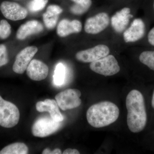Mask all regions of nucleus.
Masks as SVG:
<instances>
[{
    "label": "nucleus",
    "mask_w": 154,
    "mask_h": 154,
    "mask_svg": "<svg viewBox=\"0 0 154 154\" xmlns=\"http://www.w3.org/2000/svg\"><path fill=\"white\" fill-rule=\"evenodd\" d=\"M126 107L127 123L130 131L134 133L142 131L147 120L143 94L137 90L131 91L126 97Z\"/></svg>",
    "instance_id": "1"
},
{
    "label": "nucleus",
    "mask_w": 154,
    "mask_h": 154,
    "mask_svg": "<svg viewBox=\"0 0 154 154\" xmlns=\"http://www.w3.org/2000/svg\"><path fill=\"white\" fill-rule=\"evenodd\" d=\"M119 110L113 102L104 101L92 105L87 112V119L93 127L100 128L108 126L118 119Z\"/></svg>",
    "instance_id": "2"
},
{
    "label": "nucleus",
    "mask_w": 154,
    "mask_h": 154,
    "mask_svg": "<svg viewBox=\"0 0 154 154\" xmlns=\"http://www.w3.org/2000/svg\"><path fill=\"white\" fill-rule=\"evenodd\" d=\"M151 24L144 17L134 18L122 33L123 41L126 44H139L145 37Z\"/></svg>",
    "instance_id": "3"
},
{
    "label": "nucleus",
    "mask_w": 154,
    "mask_h": 154,
    "mask_svg": "<svg viewBox=\"0 0 154 154\" xmlns=\"http://www.w3.org/2000/svg\"><path fill=\"white\" fill-rule=\"evenodd\" d=\"M90 68L94 72L106 77L116 75L121 69L116 58L110 54L90 63Z\"/></svg>",
    "instance_id": "4"
},
{
    "label": "nucleus",
    "mask_w": 154,
    "mask_h": 154,
    "mask_svg": "<svg viewBox=\"0 0 154 154\" xmlns=\"http://www.w3.org/2000/svg\"><path fill=\"white\" fill-rule=\"evenodd\" d=\"M110 22V14L108 13L98 12L86 19L84 26L85 32L90 35H99L107 30Z\"/></svg>",
    "instance_id": "5"
},
{
    "label": "nucleus",
    "mask_w": 154,
    "mask_h": 154,
    "mask_svg": "<svg viewBox=\"0 0 154 154\" xmlns=\"http://www.w3.org/2000/svg\"><path fill=\"white\" fill-rule=\"evenodd\" d=\"M19 119L18 107L0 96V125L6 128L14 127L18 124Z\"/></svg>",
    "instance_id": "6"
},
{
    "label": "nucleus",
    "mask_w": 154,
    "mask_h": 154,
    "mask_svg": "<svg viewBox=\"0 0 154 154\" xmlns=\"http://www.w3.org/2000/svg\"><path fill=\"white\" fill-rule=\"evenodd\" d=\"M111 52L109 45L104 43L96 45L88 49L80 51L76 54L77 60L84 63H91L105 57Z\"/></svg>",
    "instance_id": "7"
},
{
    "label": "nucleus",
    "mask_w": 154,
    "mask_h": 154,
    "mask_svg": "<svg viewBox=\"0 0 154 154\" xmlns=\"http://www.w3.org/2000/svg\"><path fill=\"white\" fill-rule=\"evenodd\" d=\"M81 96L79 90L69 89L56 95L55 99L60 108L65 111L79 107L82 103Z\"/></svg>",
    "instance_id": "8"
},
{
    "label": "nucleus",
    "mask_w": 154,
    "mask_h": 154,
    "mask_svg": "<svg viewBox=\"0 0 154 154\" xmlns=\"http://www.w3.org/2000/svg\"><path fill=\"white\" fill-rule=\"evenodd\" d=\"M58 122L52 118L43 117L36 120L32 127V134L34 136L45 137L53 134L60 126Z\"/></svg>",
    "instance_id": "9"
},
{
    "label": "nucleus",
    "mask_w": 154,
    "mask_h": 154,
    "mask_svg": "<svg viewBox=\"0 0 154 154\" xmlns=\"http://www.w3.org/2000/svg\"><path fill=\"white\" fill-rule=\"evenodd\" d=\"M37 51L38 48L35 46H28L22 49L16 57L13 71L16 73L23 74Z\"/></svg>",
    "instance_id": "10"
},
{
    "label": "nucleus",
    "mask_w": 154,
    "mask_h": 154,
    "mask_svg": "<svg viewBox=\"0 0 154 154\" xmlns=\"http://www.w3.org/2000/svg\"><path fill=\"white\" fill-rule=\"evenodd\" d=\"M0 10L4 17L12 21L22 20L28 15V11L25 8L13 2H3L0 6Z\"/></svg>",
    "instance_id": "11"
},
{
    "label": "nucleus",
    "mask_w": 154,
    "mask_h": 154,
    "mask_svg": "<svg viewBox=\"0 0 154 154\" xmlns=\"http://www.w3.org/2000/svg\"><path fill=\"white\" fill-rule=\"evenodd\" d=\"M48 70L47 65L36 59L31 60L26 69L28 76L35 81H42L46 79L48 75Z\"/></svg>",
    "instance_id": "12"
},
{
    "label": "nucleus",
    "mask_w": 154,
    "mask_h": 154,
    "mask_svg": "<svg viewBox=\"0 0 154 154\" xmlns=\"http://www.w3.org/2000/svg\"><path fill=\"white\" fill-rule=\"evenodd\" d=\"M59 107L56 100L46 99L44 101H39L36 104V109L39 112H48L51 117L58 122L63 121V116L60 113Z\"/></svg>",
    "instance_id": "13"
},
{
    "label": "nucleus",
    "mask_w": 154,
    "mask_h": 154,
    "mask_svg": "<svg viewBox=\"0 0 154 154\" xmlns=\"http://www.w3.org/2000/svg\"><path fill=\"white\" fill-rule=\"evenodd\" d=\"M82 29V22L79 20L64 19L60 21L57 28V33L61 37H66L73 33H79Z\"/></svg>",
    "instance_id": "14"
},
{
    "label": "nucleus",
    "mask_w": 154,
    "mask_h": 154,
    "mask_svg": "<svg viewBox=\"0 0 154 154\" xmlns=\"http://www.w3.org/2000/svg\"><path fill=\"white\" fill-rule=\"evenodd\" d=\"M43 27L38 21L31 20L22 24L19 27L17 33V38L19 40H23L32 34L40 33Z\"/></svg>",
    "instance_id": "15"
},
{
    "label": "nucleus",
    "mask_w": 154,
    "mask_h": 154,
    "mask_svg": "<svg viewBox=\"0 0 154 154\" xmlns=\"http://www.w3.org/2000/svg\"><path fill=\"white\" fill-rule=\"evenodd\" d=\"M135 48L140 63L154 72V48L139 46Z\"/></svg>",
    "instance_id": "16"
},
{
    "label": "nucleus",
    "mask_w": 154,
    "mask_h": 154,
    "mask_svg": "<svg viewBox=\"0 0 154 154\" xmlns=\"http://www.w3.org/2000/svg\"><path fill=\"white\" fill-rule=\"evenodd\" d=\"M28 147L22 143H15L6 146L0 151V154H27Z\"/></svg>",
    "instance_id": "17"
},
{
    "label": "nucleus",
    "mask_w": 154,
    "mask_h": 154,
    "mask_svg": "<svg viewBox=\"0 0 154 154\" xmlns=\"http://www.w3.org/2000/svg\"><path fill=\"white\" fill-rule=\"evenodd\" d=\"M65 67L63 64L59 63L56 66L54 75V82L57 86H60L63 84L65 78Z\"/></svg>",
    "instance_id": "18"
},
{
    "label": "nucleus",
    "mask_w": 154,
    "mask_h": 154,
    "mask_svg": "<svg viewBox=\"0 0 154 154\" xmlns=\"http://www.w3.org/2000/svg\"><path fill=\"white\" fill-rule=\"evenodd\" d=\"M58 16L46 11L43 15V21L46 28L49 29L54 28L57 23Z\"/></svg>",
    "instance_id": "19"
},
{
    "label": "nucleus",
    "mask_w": 154,
    "mask_h": 154,
    "mask_svg": "<svg viewBox=\"0 0 154 154\" xmlns=\"http://www.w3.org/2000/svg\"><path fill=\"white\" fill-rule=\"evenodd\" d=\"M138 45L143 47L154 48V26L149 28L145 37Z\"/></svg>",
    "instance_id": "20"
},
{
    "label": "nucleus",
    "mask_w": 154,
    "mask_h": 154,
    "mask_svg": "<svg viewBox=\"0 0 154 154\" xmlns=\"http://www.w3.org/2000/svg\"><path fill=\"white\" fill-rule=\"evenodd\" d=\"M11 27L8 22L5 20H1L0 22V38L6 39L11 35Z\"/></svg>",
    "instance_id": "21"
},
{
    "label": "nucleus",
    "mask_w": 154,
    "mask_h": 154,
    "mask_svg": "<svg viewBox=\"0 0 154 154\" xmlns=\"http://www.w3.org/2000/svg\"><path fill=\"white\" fill-rule=\"evenodd\" d=\"M48 0H32L28 5L31 12H38L42 10L48 2Z\"/></svg>",
    "instance_id": "22"
},
{
    "label": "nucleus",
    "mask_w": 154,
    "mask_h": 154,
    "mask_svg": "<svg viewBox=\"0 0 154 154\" xmlns=\"http://www.w3.org/2000/svg\"><path fill=\"white\" fill-rule=\"evenodd\" d=\"M8 61L7 48L4 45H0V67L7 64Z\"/></svg>",
    "instance_id": "23"
},
{
    "label": "nucleus",
    "mask_w": 154,
    "mask_h": 154,
    "mask_svg": "<svg viewBox=\"0 0 154 154\" xmlns=\"http://www.w3.org/2000/svg\"><path fill=\"white\" fill-rule=\"evenodd\" d=\"M144 17L149 20L151 23H154V0L144 10Z\"/></svg>",
    "instance_id": "24"
},
{
    "label": "nucleus",
    "mask_w": 154,
    "mask_h": 154,
    "mask_svg": "<svg viewBox=\"0 0 154 154\" xmlns=\"http://www.w3.org/2000/svg\"><path fill=\"white\" fill-rule=\"evenodd\" d=\"M74 2L75 4L83 6L88 10L90 8L92 4V0H71Z\"/></svg>",
    "instance_id": "25"
},
{
    "label": "nucleus",
    "mask_w": 154,
    "mask_h": 154,
    "mask_svg": "<svg viewBox=\"0 0 154 154\" xmlns=\"http://www.w3.org/2000/svg\"><path fill=\"white\" fill-rule=\"evenodd\" d=\"M46 11H48L52 14L59 15L62 13L63 10L59 6L56 5H51L48 7Z\"/></svg>",
    "instance_id": "26"
},
{
    "label": "nucleus",
    "mask_w": 154,
    "mask_h": 154,
    "mask_svg": "<svg viewBox=\"0 0 154 154\" xmlns=\"http://www.w3.org/2000/svg\"><path fill=\"white\" fill-rule=\"evenodd\" d=\"M42 154H62V152L59 149H56L53 150L51 151L49 149H45L42 152Z\"/></svg>",
    "instance_id": "27"
},
{
    "label": "nucleus",
    "mask_w": 154,
    "mask_h": 154,
    "mask_svg": "<svg viewBox=\"0 0 154 154\" xmlns=\"http://www.w3.org/2000/svg\"><path fill=\"white\" fill-rule=\"evenodd\" d=\"M80 152L76 149H67L64 151L63 154H79Z\"/></svg>",
    "instance_id": "28"
},
{
    "label": "nucleus",
    "mask_w": 154,
    "mask_h": 154,
    "mask_svg": "<svg viewBox=\"0 0 154 154\" xmlns=\"http://www.w3.org/2000/svg\"><path fill=\"white\" fill-rule=\"evenodd\" d=\"M152 107L154 109V91L153 94L152 98Z\"/></svg>",
    "instance_id": "29"
}]
</instances>
